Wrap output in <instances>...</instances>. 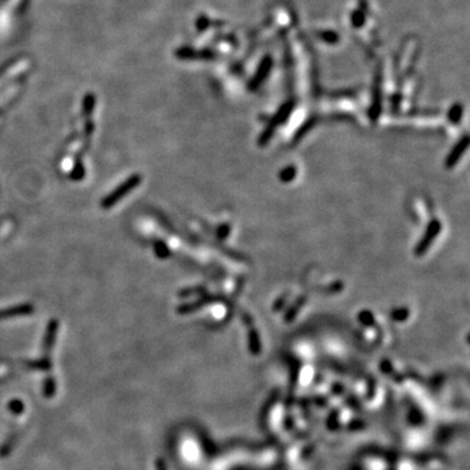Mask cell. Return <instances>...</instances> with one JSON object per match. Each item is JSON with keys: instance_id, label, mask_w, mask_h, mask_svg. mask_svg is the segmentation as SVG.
I'll list each match as a JSON object with an SVG mask.
<instances>
[{"instance_id": "cell-1", "label": "cell", "mask_w": 470, "mask_h": 470, "mask_svg": "<svg viewBox=\"0 0 470 470\" xmlns=\"http://www.w3.org/2000/svg\"><path fill=\"white\" fill-rule=\"evenodd\" d=\"M140 182H141V176H140V175L131 176V178L127 180V182H124L122 185H120L119 188L115 189L114 192L110 193V195L107 196L106 199L103 200V201H102L103 208H106V209L111 208L114 204H116V202H118L120 199H122L123 196L131 192V191L135 188L136 185H139Z\"/></svg>"}, {"instance_id": "cell-2", "label": "cell", "mask_w": 470, "mask_h": 470, "mask_svg": "<svg viewBox=\"0 0 470 470\" xmlns=\"http://www.w3.org/2000/svg\"><path fill=\"white\" fill-rule=\"evenodd\" d=\"M30 310H33V308L30 307V306H23V307H16V308H8L6 311L0 312V318H6V316H14V315H20L19 312H29Z\"/></svg>"}]
</instances>
